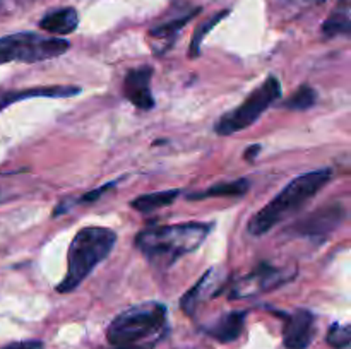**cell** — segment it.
<instances>
[{"label":"cell","instance_id":"obj_10","mask_svg":"<svg viewBox=\"0 0 351 349\" xmlns=\"http://www.w3.org/2000/svg\"><path fill=\"white\" fill-rule=\"evenodd\" d=\"M151 65H139L130 68L123 79V94L139 109H153L154 96L151 91V79H153Z\"/></svg>","mask_w":351,"mask_h":349},{"label":"cell","instance_id":"obj_19","mask_svg":"<svg viewBox=\"0 0 351 349\" xmlns=\"http://www.w3.org/2000/svg\"><path fill=\"white\" fill-rule=\"evenodd\" d=\"M317 103V92L311 86H300L290 98L285 101L288 109H308Z\"/></svg>","mask_w":351,"mask_h":349},{"label":"cell","instance_id":"obj_17","mask_svg":"<svg viewBox=\"0 0 351 349\" xmlns=\"http://www.w3.org/2000/svg\"><path fill=\"white\" fill-rule=\"evenodd\" d=\"M250 181L247 178H239L233 181H225V183L213 185V187L206 188L204 192H195V194H189V201H202V198L209 197H242L249 192Z\"/></svg>","mask_w":351,"mask_h":349},{"label":"cell","instance_id":"obj_6","mask_svg":"<svg viewBox=\"0 0 351 349\" xmlns=\"http://www.w3.org/2000/svg\"><path fill=\"white\" fill-rule=\"evenodd\" d=\"M71 48L64 38H47L36 33H16L0 38V65L10 62L36 64L51 60Z\"/></svg>","mask_w":351,"mask_h":349},{"label":"cell","instance_id":"obj_15","mask_svg":"<svg viewBox=\"0 0 351 349\" xmlns=\"http://www.w3.org/2000/svg\"><path fill=\"white\" fill-rule=\"evenodd\" d=\"M79 26V14L77 10L72 7H65V9L53 10V12L47 14L43 19L40 21L41 29L48 31L50 34H57V36H65L77 29Z\"/></svg>","mask_w":351,"mask_h":349},{"label":"cell","instance_id":"obj_11","mask_svg":"<svg viewBox=\"0 0 351 349\" xmlns=\"http://www.w3.org/2000/svg\"><path fill=\"white\" fill-rule=\"evenodd\" d=\"M223 286H225V284H223L221 270L216 269V267H211V269L195 283V286L191 287V289L182 296L180 307L182 310H184V313L194 315L199 305L204 300H208V298H213L216 296V294L221 293Z\"/></svg>","mask_w":351,"mask_h":349},{"label":"cell","instance_id":"obj_1","mask_svg":"<svg viewBox=\"0 0 351 349\" xmlns=\"http://www.w3.org/2000/svg\"><path fill=\"white\" fill-rule=\"evenodd\" d=\"M211 222H178V224L144 228L136 235V248L153 267L167 270L187 253L195 252L211 233Z\"/></svg>","mask_w":351,"mask_h":349},{"label":"cell","instance_id":"obj_7","mask_svg":"<svg viewBox=\"0 0 351 349\" xmlns=\"http://www.w3.org/2000/svg\"><path fill=\"white\" fill-rule=\"evenodd\" d=\"M346 219V209L341 202H332V204L324 205V207L315 209L308 216L302 218L300 221L295 222L290 228L293 235L302 236L308 240H322L328 238L335 229L341 226V222Z\"/></svg>","mask_w":351,"mask_h":349},{"label":"cell","instance_id":"obj_23","mask_svg":"<svg viewBox=\"0 0 351 349\" xmlns=\"http://www.w3.org/2000/svg\"><path fill=\"white\" fill-rule=\"evenodd\" d=\"M43 348V342L36 341V339H29V341H21V342H12V344L3 346L2 349H41Z\"/></svg>","mask_w":351,"mask_h":349},{"label":"cell","instance_id":"obj_4","mask_svg":"<svg viewBox=\"0 0 351 349\" xmlns=\"http://www.w3.org/2000/svg\"><path fill=\"white\" fill-rule=\"evenodd\" d=\"M117 243V233L103 226H86L72 238L67 252V274L58 283V293L77 289L93 270L112 253Z\"/></svg>","mask_w":351,"mask_h":349},{"label":"cell","instance_id":"obj_13","mask_svg":"<svg viewBox=\"0 0 351 349\" xmlns=\"http://www.w3.org/2000/svg\"><path fill=\"white\" fill-rule=\"evenodd\" d=\"M247 311L245 310H233L228 313L221 315L218 320L206 325L204 332L219 342H233L240 337L245 325Z\"/></svg>","mask_w":351,"mask_h":349},{"label":"cell","instance_id":"obj_18","mask_svg":"<svg viewBox=\"0 0 351 349\" xmlns=\"http://www.w3.org/2000/svg\"><path fill=\"white\" fill-rule=\"evenodd\" d=\"M350 16H348V10L346 9H336L335 12L331 14L328 21L322 24V34L328 38L332 36H350Z\"/></svg>","mask_w":351,"mask_h":349},{"label":"cell","instance_id":"obj_8","mask_svg":"<svg viewBox=\"0 0 351 349\" xmlns=\"http://www.w3.org/2000/svg\"><path fill=\"white\" fill-rule=\"evenodd\" d=\"M295 274L297 272L293 269L288 270L283 269V267H274L271 263H261L252 272L247 274L239 283L233 284L232 291H230V298L237 300V298H247L254 296V294L266 293V291H273L293 279Z\"/></svg>","mask_w":351,"mask_h":349},{"label":"cell","instance_id":"obj_5","mask_svg":"<svg viewBox=\"0 0 351 349\" xmlns=\"http://www.w3.org/2000/svg\"><path fill=\"white\" fill-rule=\"evenodd\" d=\"M281 96V82L280 79L269 75L266 81L254 89L237 108L226 112L218 123L215 125V132L218 135H233L240 130L249 129L250 125L257 122L263 116V113L278 101Z\"/></svg>","mask_w":351,"mask_h":349},{"label":"cell","instance_id":"obj_14","mask_svg":"<svg viewBox=\"0 0 351 349\" xmlns=\"http://www.w3.org/2000/svg\"><path fill=\"white\" fill-rule=\"evenodd\" d=\"M199 10L201 9L191 10V12L184 14V16H180V17H175V19L160 24V26L153 27V29L149 31V36L153 38V40L160 41V47L154 48V50H156V55H163L165 51H167L168 48L173 44V41L177 40V36H178V33L182 31V27H184L189 21L194 19V17L199 14Z\"/></svg>","mask_w":351,"mask_h":349},{"label":"cell","instance_id":"obj_9","mask_svg":"<svg viewBox=\"0 0 351 349\" xmlns=\"http://www.w3.org/2000/svg\"><path fill=\"white\" fill-rule=\"evenodd\" d=\"M283 342L287 349H307L315 335V317L311 310L298 308L293 313H283Z\"/></svg>","mask_w":351,"mask_h":349},{"label":"cell","instance_id":"obj_20","mask_svg":"<svg viewBox=\"0 0 351 349\" xmlns=\"http://www.w3.org/2000/svg\"><path fill=\"white\" fill-rule=\"evenodd\" d=\"M226 16H228V10H221V12L216 14V16H213L211 19H208L206 23H202L201 26L195 29L194 36H192V41H191V53H189V55H191V58H195V57H199V55H201V43L204 41L206 34H208L209 31H211L213 27H215L216 24H218L219 21H221L223 17H226Z\"/></svg>","mask_w":351,"mask_h":349},{"label":"cell","instance_id":"obj_12","mask_svg":"<svg viewBox=\"0 0 351 349\" xmlns=\"http://www.w3.org/2000/svg\"><path fill=\"white\" fill-rule=\"evenodd\" d=\"M81 94L77 86H40V88L19 89V91L0 92V112L12 103L29 98H72Z\"/></svg>","mask_w":351,"mask_h":349},{"label":"cell","instance_id":"obj_16","mask_svg":"<svg viewBox=\"0 0 351 349\" xmlns=\"http://www.w3.org/2000/svg\"><path fill=\"white\" fill-rule=\"evenodd\" d=\"M178 195H180V190H178V188L153 192V194H144L136 197L134 201H130V207L136 209L137 212H143V214H149V212L158 211V209L171 205L177 201Z\"/></svg>","mask_w":351,"mask_h":349},{"label":"cell","instance_id":"obj_3","mask_svg":"<svg viewBox=\"0 0 351 349\" xmlns=\"http://www.w3.org/2000/svg\"><path fill=\"white\" fill-rule=\"evenodd\" d=\"M331 177V168H321L291 180L273 201L250 218L247 231L252 236H263L283 221L297 216L329 183Z\"/></svg>","mask_w":351,"mask_h":349},{"label":"cell","instance_id":"obj_2","mask_svg":"<svg viewBox=\"0 0 351 349\" xmlns=\"http://www.w3.org/2000/svg\"><path fill=\"white\" fill-rule=\"evenodd\" d=\"M168 331V308L160 301H144L117 315L106 339L112 349H153Z\"/></svg>","mask_w":351,"mask_h":349},{"label":"cell","instance_id":"obj_24","mask_svg":"<svg viewBox=\"0 0 351 349\" xmlns=\"http://www.w3.org/2000/svg\"><path fill=\"white\" fill-rule=\"evenodd\" d=\"M259 153H261V146L259 144H256V146H249V149L245 151L243 156H245L247 161H254V157H256Z\"/></svg>","mask_w":351,"mask_h":349},{"label":"cell","instance_id":"obj_21","mask_svg":"<svg viewBox=\"0 0 351 349\" xmlns=\"http://www.w3.org/2000/svg\"><path fill=\"white\" fill-rule=\"evenodd\" d=\"M351 342V327L345 324H332L328 332V344L335 349H346Z\"/></svg>","mask_w":351,"mask_h":349},{"label":"cell","instance_id":"obj_22","mask_svg":"<svg viewBox=\"0 0 351 349\" xmlns=\"http://www.w3.org/2000/svg\"><path fill=\"white\" fill-rule=\"evenodd\" d=\"M115 185H117V181H110V183L101 185V187H98V188H96V190H91V192H88V194L82 195V197L79 198V201H81V202H95V201H98V198L101 197V195L105 194V192H108L110 188L115 187Z\"/></svg>","mask_w":351,"mask_h":349}]
</instances>
